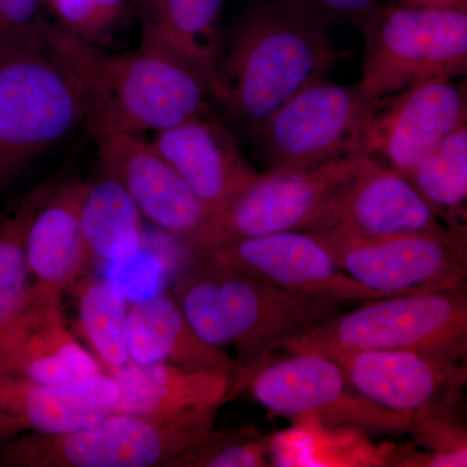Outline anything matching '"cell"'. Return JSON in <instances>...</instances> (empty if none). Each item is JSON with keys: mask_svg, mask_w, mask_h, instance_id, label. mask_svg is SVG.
<instances>
[{"mask_svg": "<svg viewBox=\"0 0 467 467\" xmlns=\"http://www.w3.org/2000/svg\"><path fill=\"white\" fill-rule=\"evenodd\" d=\"M328 24L288 0L248 9L221 39L211 97L251 135L301 88L324 78L337 54Z\"/></svg>", "mask_w": 467, "mask_h": 467, "instance_id": "obj_1", "label": "cell"}, {"mask_svg": "<svg viewBox=\"0 0 467 467\" xmlns=\"http://www.w3.org/2000/svg\"><path fill=\"white\" fill-rule=\"evenodd\" d=\"M43 45L75 75L88 104L86 126L142 134L202 116L211 97L195 70L171 55L140 45L107 54L47 21Z\"/></svg>", "mask_w": 467, "mask_h": 467, "instance_id": "obj_2", "label": "cell"}, {"mask_svg": "<svg viewBox=\"0 0 467 467\" xmlns=\"http://www.w3.org/2000/svg\"><path fill=\"white\" fill-rule=\"evenodd\" d=\"M171 295L205 343L238 350L239 365L284 349L344 308L339 301L284 290L207 259L192 260L175 278Z\"/></svg>", "mask_w": 467, "mask_h": 467, "instance_id": "obj_3", "label": "cell"}, {"mask_svg": "<svg viewBox=\"0 0 467 467\" xmlns=\"http://www.w3.org/2000/svg\"><path fill=\"white\" fill-rule=\"evenodd\" d=\"M339 310L284 347L285 352L325 349L409 350L461 362L467 352V296L461 290L420 292L362 301Z\"/></svg>", "mask_w": 467, "mask_h": 467, "instance_id": "obj_4", "label": "cell"}, {"mask_svg": "<svg viewBox=\"0 0 467 467\" xmlns=\"http://www.w3.org/2000/svg\"><path fill=\"white\" fill-rule=\"evenodd\" d=\"M220 407L168 418L113 411L61 435L23 434L0 441L3 467H169L213 429Z\"/></svg>", "mask_w": 467, "mask_h": 467, "instance_id": "obj_5", "label": "cell"}, {"mask_svg": "<svg viewBox=\"0 0 467 467\" xmlns=\"http://www.w3.org/2000/svg\"><path fill=\"white\" fill-rule=\"evenodd\" d=\"M365 39L362 90L389 97L467 72V12L380 5L359 21Z\"/></svg>", "mask_w": 467, "mask_h": 467, "instance_id": "obj_6", "label": "cell"}, {"mask_svg": "<svg viewBox=\"0 0 467 467\" xmlns=\"http://www.w3.org/2000/svg\"><path fill=\"white\" fill-rule=\"evenodd\" d=\"M248 389L252 398L278 416L312 417L322 426L370 434L408 432L411 418L364 398L339 365L318 352H287L239 365L232 398Z\"/></svg>", "mask_w": 467, "mask_h": 467, "instance_id": "obj_7", "label": "cell"}, {"mask_svg": "<svg viewBox=\"0 0 467 467\" xmlns=\"http://www.w3.org/2000/svg\"><path fill=\"white\" fill-rule=\"evenodd\" d=\"M86 117L81 85L46 47L0 58V183Z\"/></svg>", "mask_w": 467, "mask_h": 467, "instance_id": "obj_8", "label": "cell"}, {"mask_svg": "<svg viewBox=\"0 0 467 467\" xmlns=\"http://www.w3.org/2000/svg\"><path fill=\"white\" fill-rule=\"evenodd\" d=\"M382 98L359 85L312 82L251 135L269 169H315L362 155L365 133Z\"/></svg>", "mask_w": 467, "mask_h": 467, "instance_id": "obj_9", "label": "cell"}, {"mask_svg": "<svg viewBox=\"0 0 467 467\" xmlns=\"http://www.w3.org/2000/svg\"><path fill=\"white\" fill-rule=\"evenodd\" d=\"M364 155L347 156L315 169L273 168L259 174L189 245L192 260L225 243L303 230L324 214L335 193L358 171Z\"/></svg>", "mask_w": 467, "mask_h": 467, "instance_id": "obj_10", "label": "cell"}, {"mask_svg": "<svg viewBox=\"0 0 467 467\" xmlns=\"http://www.w3.org/2000/svg\"><path fill=\"white\" fill-rule=\"evenodd\" d=\"M312 234L344 273L382 296L466 288V226L386 239Z\"/></svg>", "mask_w": 467, "mask_h": 467, "instance_id": "obj_11", "label": "cell"}, {"mask_svg": "<svg viewBox=\"0 0 467 467\" xmlns=\"http://www.w3.org/2000/svg\"><path fill=\"white\" fill-rule=\"evenodd\" d=\"M350 386L380 407L411 420L459 418L465 365L409 350L325 349Z\"/></svg>", "mask_w": 467, "mask_h": 467, "instance_id": "obj_12", "label": "cell"}, {"mask_svg": "<svg viewBox=\"0 0 467 467\" xmlns=\"http://www.w3.org/2000/svg\"><path fill=\"white\" fill-rule=\"evenodd\" d=\"M104 175L130 195L144 220L189 245L207 226L211 212L167 160L140 134L88 126Z\"/></svg>", "mask_w": 467, "mask_h": 467, "instance_id": "obj_13", "label": "cell"}, {"mask_svg": "<svg viewBox=\"0 0 467 467\" xmlns=\"http://www.w3.org/2000/svg\"><path fill=\"white\" fill-rule=\"evenodd\" d=\"M466 121L465 85L454 79L420 82L382 98L368 122L362 155L408 177Z\"/></svg>", "mask_w": 467, "mask_h": 467, "instance_id": "obj_14", "label": "cell"}, {"mask_svg": "<svg viewBox=\"0 0 467 467\" xmlns=\"http://www.w3.org/2000/svg\"><path fill=\"white\" fill-rule=\"evenodd\" d=\"M198 259L213 261L316 299L346 304L386 297L350 278L318 236L303 230L238 239L218 245Z\"/></svg>", "mask_w": 467, "mask_h": 467, "instance_id": "obj_15", "label": "cell"}, {"mask_svg": "<svg viewBox=\"0 0 467 467\" xmlns=\"http://www.w3.org/2000/svg\"><path fill=\"white\" fill-rule=\"evenodd\" d=\"M90 350L67 324L61 295L32 285L0 322V377L34 383H63L101 373Z\"/></svg>", "mask_w": 467, "mask_h": 467, "instance_id": "obj_16", "label": "cell"}, {"mask_svg": "<svg viewBox=\"0 0 467 467\" xmlns=\"http://www.w3.org/2000/svg\"><path fill=\"white\" fill-rule=\"evenodd\" d=\"M444 227L408 177L364 156L356 173L335 193L308 232L386 239Z\"/></svg>", "mask_w": 467, "mask_h": 467, "instance_id": "obj_17", "label": "cell"}, {"mask_svg": "<svg viewBox=\"0 0 467 467\" xmlns=\"http://www.w3.org/2000/svg\"><path fill=\"white\" fill-rule=\"evenodd\" d=\"M117 401L119 389L104 371L50 384L0 377V441L79 431L113 413Z\"/></svg>", "mask_w": 467, "mask_h": 467, "instance_id": "obj_18", "label": "cell"}, {"mask_svg": "<svg viewBox=\"0 0 467 467\" xmlns=\"http://www.w3.org/2000/svg\"><path fill=\"white\" fill-rule=\"evenodd\" d=\"M150 144L212 216L220 213L259 177L234 135L204 115L155 131Z\"/></svg>", "mask_w": 467, "mask_h": 467, "instance_id": "obj_19", "label": "cell"}, {"mask_svg": "<svg viewBox=\"0 0 467 467\" xmlns=\"http://www.w3.org/2000/svg\"><path fill=\"white\" fill-rule=\"evenodd\" d=\"M88 182L57 184L36 212L27 235L33 287L61 295L73 288L92 263L81 225Z\"/></svg>", "mask_w": 467, "mask_h": 467, "instance_id": "obj_20", "label": "cell"}, {"mask_svg": "<svg viewBox=\"0 0 467 467\" xmlns=\"http://www.w3.org/2000/svg\"><path fill=\"white\" fill-rule=\"evenodd\" d=\"M119 389L115 411L168 418L232 399L233 377L218 370H192L168 364H137L106 371Z\"/></svg>", "mask_w": 467, "mask_h": 467, "instance_id": "obj_21", "label": "cell"}, {"mask_svg": "<svg viewBox=\"0 0 467 467\" xmlns=\"http://www.w3.org/2000/svg\"><path fill=\"white\" fill-rule=\"evenodd\" d=\"M128 348L137 364L223 371L233 380L239 370L238 361L226 350L209 346L195 333L173 295H156L130 306Z\"/></svg>", "mask_w": 467, "mask_h": 467, "instance_id": "obj_22", "label": "cell"}, {"mask_svg": "<svg viewBox=\"0 0 467 467\" xmlns=\"http://www.w3.org/2000/svg\"><path fill=\"white\" fill-rule=\"evenodd\" d=\"M226 0H143L140 45L171 55L211 88Z\"/></svg>", "mask_w": 467, "mask_h": 467, "instance_id": "obj_23", "label": "cell"}, {"mask_svg": "<svg viewBox=\"0 0 467 467\" xmlns=\"http://www.w3.org/2000/svg\"><path fill=\"white\" fill-rule=\"evenodd\" d=\"M144 217L121 184L104 175L88 182L81 225L92 263H130L147 245Z\"/></svg>", "mask_w": 467, "mask_h": 467, "instance_id": "obj_24", "label": "cell"}, {"mask_svg": "<svg viewBox=\"0 0 467 467\" xmlns=\"http://www.w3.org/2000/svg\"><path fill=\"white\" fill-rule=\"evenodd\" d=\"M77 308L82 337L101 370H115L130 361L128 348L129 306L124 292L110 279H81ZM73 285V287H75Z\"/></svg>", "mask_w": 467, "mask_h": 467, "instance_id": "obj_25", "label": "cell"}, {"mask_svg": "<svg viewBox=\"0 0 467 467\" xmlns=\"http://www.w3.org/2000/svg\"><path fill=\"white\" fill-rule=\"evenodd\" d=\"M408 180L447 226H466L467 125L448 134Z\"/></svg>", "mask_w": 467, "mask_h": 467, "instance_id": "obj_26", "label": "cell"}, {"mask_svg": "<svg viewBox=\"0 0 467 467\" xmlns=\"http://www.w3.org/2000/svg\"><path fill=\"white\" fill-rule=\"evenodd\" d=\"M57 183H43L24 199L16 211L0 221V322L12 312L29 288L27 235L36 212Z\"/></svg>", "mask_w": 467, "mask_h": 467, "instance_id": "obj_27", "label": "cell"}, {"mask_svg": "<svg viewBox=\"0 0 467 467\" xmlns=\"http://www.w3.org/2000/svg\"><path fill=\"white\" fill-rule=\"evenodd\" d=\"M270 439L251 429L208 431L169 467L269 466Z\"/></svg>", "mask_w": 467, "mask_h": 467, "instance_id": "obj_28", "label": "cell"}, {"mask_svg": "<svg viewBox=\"0 0 467 467\" xmlns=\"http://www.w3.org/2000/svg\"><path fill=\"white\" fill-rule=\"evenodd\" d=\"M130 0H47L55 24L70 36L95 45L124 17Z\"/></svg>", "mask_w": 467, "mask_h": 467, "instance_id": "obj_29", "label": "cell"}, {"mask_svg": "<svg viewBox=\"0 0 467 467\" xmlns=\"http://www.w3.org/2000/svg\"><path fill=\"white\" fill-rule=\"evenodd\" d=\"M45 0H0V58L45 47Z\"/></svg>", "mask_w": 467, "mask_h": 467, "instance_id": "obj_30", "label": "cell"}, {"mask_svg": "<svg viewBox=\"0 0 467 467\" xmlns=\"http://www.w3.org/2000/svg\"><path fill=\"white\" fill-rule=\"evenodd\" d=\"M408 432L434 453L467 451L466 430L461 425L459 418H414Z\"/></svg>", "mask_w": 467, "mask_h": 467, "instance_id": "obj_31", "label": "cell"}, {"mask_svg": "<svg viewBox=\"0 0 467 467\" xmlns=\"http://www.w3.org/2000/svg\"><path fill=\"white\" fill-rule=\"evenodd\" d=\"M297 7L321 18L326 24L337 20H362L379 0H288Z\"/></svg>", "mask_w": 467, "mask_h": 467, "instance_id": "obj_32", "label": "cell"}, {"mask_svg": "<svg viewBox=\"0 0 467 467\" xmlns=\"http://www.w3.org/2000/svg\"><path fill=\"white\" fill-rule=\"evenodd\" d=\"M398 3L409 7L456 9L467 12V0H398Z\"/></svg>", "mask_w": 467, "mask_h": 467, "instance_id": "obj_33", "label": "cell"}, {"mask_svg": "<svg viewBox=\"0 0 467 467\" xmlns=\"http://www.w3.org/2000/svg\"><path fill=\"white\" fill-rule=\"evenodd\" d=\"M130 2L135 3V5H140L143 3V0H130Z\"/></svg>", "mask_w": 467, "mask_h": 467, "instance_id": "obj_34", "label": "cell"}, {"mask_svg": "<svg viewBox=\"0 0 467 467\" xmlns=\"http://www.w3.org/2000/svg\"><path fill=\"white\" fill-rule=\"evenodd\" d=\"M46 2H47V0H45V5H46Z\"/></svg>", "mask_w": 467, "mask_h": 467, "instance_id": "obj_35", "label": "cell"}]
</instances>
